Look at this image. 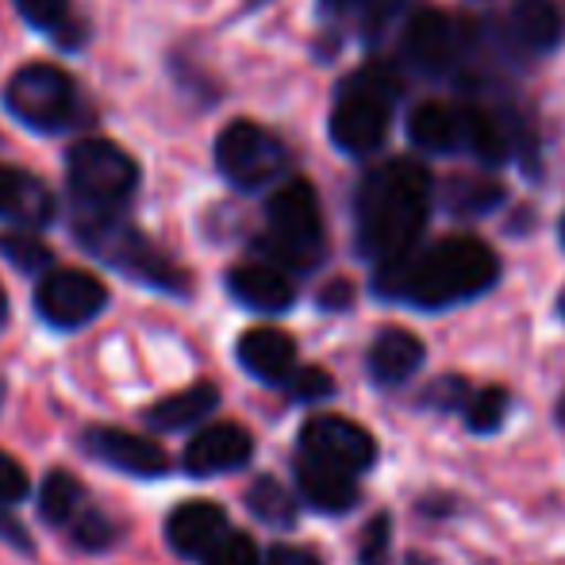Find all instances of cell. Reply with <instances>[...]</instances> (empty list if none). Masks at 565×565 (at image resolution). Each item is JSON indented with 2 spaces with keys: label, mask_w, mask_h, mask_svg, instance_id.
I'll return each instance as SVG.
<instances>
[{
  "label": "cell",
  "mask_w": 565,
  "mask_h": 565,
  "mask_svg": "<svg viewBox=\"0 0 565 565\" xmlns=\"http://www.w3.org/2000/svg\"><path fill=\"white\" fill-rule=\"evenodd\" d=\"M254 458V435L243 424H209L189 439L181 469L189 477H224Z\"/></svg>",
  "instance_id": "cell-13"
},
{
  "label": "cell",
  "mask_w": 565,
  "mask_h": 565,
  "mask_svg": "<svg viewBox=\"0 0 565 565\" xmlns=\"http://www.w3.org/2000/svg\"><path fill=\"white\" fill-rule=\"evenodd\" d=\"M4 323H8V292H4V285H0V331H4Z\"/></svg>",
  "instance_id": "cell-36"
},
{
  "label": "cell",
  "mask_w": 565,
  "mask_h": 565,
  "mask_svg": "<svg viewBox=\"0 0 565 565\" xmlns=\"http://www.w3.org/2000/svg\"><path fill=\"white\" fill-rule=\"evenodd\" d=\"M342 305H350V285L331 281V289L323 292V308H342Z\"/></svg>",
  "instance_id": "cell-34"
},
{
  "label": "cell",
  "mask_w": 565,
  "mask_h": 565,
  "mask_svg": "<svg viewBox=\"0 0 565 565\" xmlns=\"http://www.w3.org/2000/svg\"><path fill=\"white\" fill-rule=\"evenodd\" d=\"M297 489L305 504H312L316 512H328V515L350 512L358 504L354 473H342V469L312 458V454H300L297 458Z\"/></svg>",
  "instance_id": "cell-18"
},
{
  "label": "cell",
  "mask_w": 565,
  "mask_h": 565,
  "mask_svg": "<svg viewBox=\"0 0 565 565\" xmlns=\"http://www.w3.org/2000/svg\"><path fill=\"white\" fill-rule=\"evenodd\" d=\"M558 312L565 316V292H562V300H558Z\"/></svg>",
  "instance_id": "cell-37"
},
{
  "label": "cell",
  "mask_w": 565,
  "mask_h": 565,
  "mask_svg": "<svg viewBox=\"0 0 565 565\" xmlns=\"http://www.w3.org/2000/svg\"><path fill=\"white\" fill-rule=\"evenodd\" d=\"M82 450L93 461H100V466L127 477H139V481H154V477L170 473V454L158 447L154 439L119 431V427H89L82 435Z\"/></svg>",
  "instance_id": "cell-11"
},
{
  "label": "cell",
  "mask_w": 565,
  "mask_h": 565,
  "mask_svg": "<svg viewBox=\"0 0 565 565\" xmlns=\"http://www.w3.org/2000/svg\"><path fill=\"white\" fill-rule=\"evenodd\" d=\"M504 412H508V393L500 385H489V388H481V393L469 396L466 424L473 427L477 435H489L504 424Z\"/></svg>",
  "instance_id": "cell-28"
},
{
  "label": "cell",
  "mask_w": 565,
  "mask_h": 565,
  "mask_svg": "<svg viewBox=\"0 0 565 565\" xmlns=\"http://www.w3.org/2000/svg\"><path fill=\"white\" fill-rule=\"evenodd\" d=\"M201 565H262V562H258V546H254L250 535H243V531H227Z\"/></svg>",
  "instance_id": "cell-29"
},
{
  "label": "cell",
  "mask_w": 565,
  "mask_h": 565,
  "mask_svg": "<svg viewBox=\"0 0 565 565\" xmlns=\"http://www.w3.org/2000/svg\"><path fill=\"white\" fill-rule=\"evenodd\" d=\"M320 4L328 8V12H347V8H358L362 0H320Z\"/></svg>",
  "instance_id": "cell-35"
},
{
  "label": "cell",
  "mask_w": 565,
  "mask_h": 565,
  "mask_svg": "<svg viewBox=\"0 0 565 565\" xmlns=\"http://www.w3.org/2000/svg\"><path fill=\"white\" fill-rule=\"evenodd\" d=\"M289 396L292 401H328L331 393H335V381H331L328 370H320V365H305V370H297L289 377Z\"/></svg>",
  "instance_id": "cell-31"
},
{
  "label": "cell",
  "mask_w": 565,
  "mask_h": 565,
  "mask_svg": "<svg viewBox=\"0 0 565 565\" xmlns=\"http://www.w3.org/2000/svg\"><path fill=\"white\" fill-rule=\"evenodd\" d=\"M89 508H93V500H89V492H85V484L77 481L74 473H66V469H51V473L43 477V484H39V515H43V523H51V527L70 531Z\"/></svg>",
  "instance_id": "cell-23"
},
{
  "label": "cell",
  "mask_w": 565,
  "mask_h": 565,
  "mask_svg": "<svg viewBox=\"0 0 565 565\" xmlns=\"http://www.w3.org/2000/svg\"><path fill=\"white\" fill-rule=\"evenodd\" d=\"M404 58L419 74L439 77L450 74L461 58V31L439 8H419L404 28Z\"/></svg>",
  "instance_id": "cell-12"
},
{
  "label": "cell",
  "mask_w": 565,
  "mask_h": 565,
  "mask_svg": "<svg viewBox=\"0 0 565 565\" xmlns=\"http://www.w3.org/2000/svg\"><path fill=\"white\" fill-rule=\"evenodd\" d=\"M285 147L274 131H266L262 124H250V119H235L220 131L216 139V166L220 173L243 193H254V189L274 185L285 173Z\"/></svg>",
  "instance_id": "cell-8"
},
{
  "label": "cell",
  "mask_w": 565,
  "mask_h": 565,
  "mask_svg": "<svg viewBox=\"0 0 565 565\" xmlns=\"http://www.w3.org/2000/svg\"><path fill=\"white\" fill-rule=\"evenodd\" d=\"M396 93V77L385 66H365L342 82L328 124L331 142L342 154H373L385 142Z\"/></svg>",
  "instance_id": "cell-7"
},
{
  "label": "cell",
  "mask_w": 565,
  "mask_h": 565,
  "mask_svg": "<svg viewBox=\"0 0 565 565\" xmlns=\"http://www.w3.org/2000/svg\"><path fill=\"white\" fill-rule=\"evenodd\" d=\"M220 408V388L212 381H196V385L181 388V393L166 396V401L150 404L142 412V424L158 435H170V431H189V427L204 424L212 412Z\"/></svg>",
  "instance_id": "cell-19"
},
{
  "label": "cell",
  "mask_w": 565,
  "mask_h": 565,
  "mask_svg": "<svg viewBox=\"0 0 565 565\" xmlns=\"http://www.w3.org/2000/svg\"><path fill=\"white\" fill-rule=\"evenodd\" d=\"M385 554H388V515H377V520L365 527L358 558H362V565H385Z\"/></svg>",
  "instance_id": "cell-32"
},
{
  "label": "cell",
  "mask_w": 565,
  "mask_h": 565,
  "mask_svg": "<svg viewBox=\"0 0 565 565\" xmlns=\"http://www.w3.org/2000/svg\"><path fill=\"white\" fill-rule=\"evenodd\" d=\"M77 246L93 254L97 262L113 266L127 281L147 285V289L170 292V297H189L193 281L173 258H166L162 246H154L127 216H74Z\"/></svg>",
  "instance_id": "cell-3"
},
{
  "label": "cell",
  "mask_w": 565,
  "mask_h": 565,
  "mask_svg": "<svg viewBox=\"0 0 565 565\" xmlns=\"http://www.w3.org/2000/svg\"><path fill=\"white\" fill-rule=\"evenodd\" d=\"M300 454L328 461L342 473H365L377 458V443L362 424L347 416H312L300 427Z\"/></svg>",
  "instance_id": "cell-10"
},
{
  "label": "cell",
  "mask_w": 565,
  "mask_h": 565,
  "mask_svg": "<svg viewBox=\"0 0 565 565\" xmlns=\"http://www.w3.org/2000/svg\"><path fill=\"white\" fill-rule=\"evenodd\" d=\"M74 216H124L139 189V162L108 139H77L66 150Z\"/></svg>",
  "instance_id": "cell-5"
},
{
  "label": "cell",
  "mask_w": 565,
  "mask_h": 565,
  "mask_svg": "<svg viewBox=\"0 0 565 565\" xmlns=\"http://www.w3.org/2000/svg\"><path fill=\"white\" fill-rule=\"evenodd\" d=\"M262 254L277 269H312L323 258V216L316 189L305 178H292L274 189L266 204V235Z\"/></svg>",
  "instance_id": "cell-6"
},
{
  "label": "cell",
  "mask_w": 565,
  "mask_h": 565,
  "mask_svg": "<svg viewBox=\"0 0 565 565\" xmlns=\"http://www.w3.org/2000/svg\"><path fill=\"white\" fill-rule=\"evenodd\" d=\"M431 209V173L408 158L377 166L358 189V246L377 266L408 258Z\"/></svg>",
  "instance_id": "cell-2"
},
{
  "label": "cell",
  "mask_w": 565,
  "mask_h": 565,
  "mask_svg": "<svg viewBox=\"0 0 565 565\" xmlns=\"http://www.w3.org/2000/svg\"><path fill=\"white\" fill-rule=\"evenodd\" d=\"M58 216V201L43 178L0 162V220L15 231H43Z\"/></svg>",
  "instance_id": "cell-14"
},
{
  "label": "cell",
  "mask_w": 565,
  "mask_h": 565,
  "mask_svg": "<svg viewBox=\"0 0 565 565\" xmlns=\"http://www.w3.org/2000/svg\"><path fill=\"white\" fill-rule=\"evenodd\" d=\"M227 292L243 308L262 316L289 312L292 300H297V285L289 281V274L269 262H243L227 274Z\"/></svg>",
  "instance_id": "cell-16"
},
{
  "label": "cell",
  "mask_w": 565,
  "mask_h": 565,
  "mask_svg": "<svg viewBox=\"0 0 565 565\" xmlns=\"http://www.w3.org/2000/svg\"><path fill=\"white\" fill-rule=\"evenodd\" d=\"M0 258L12 262L28 277H46L54 269L51 246L35 231H0Z\"/></svg>",
  "instance_id": "cell-25"
},
{
  "label": "cell",
  "mask_w": 565,
  "mask_h": 565,
  "mask_svg": "<svg viewBox=\"0 0 565 565\" xmlns=\"http://www.w3.org/2000/svg\"><path fill=\"white\" fill-rule=\"evenodd\" d=\"M408 135L416 147L450 154L469 142V113L461 105H447V100H427L408 116Z\"/></svg>",
  "instance_id": "cell-20"
},
{
  "label": "cell",
  "mask_w": 565,
  "mask_h": 565,
  "mask_svg": "<svg viewBox=\"0 0 565 565\" xmlns=\"http://www.w3.org/2000/svg\"><path fill=\"white\" fill-rule=\"evenodd\" d=\"M227 512L212 500H189V504L173 508L166 520V543L173 554L189 562H204L209 551L227 535Z\"/></svg>",
  "instance_id": "cell-15"
},
{
  "label": "cell",
  "mask_w": 565,
  "mask_h": 565,
  "mask_svg": "<svg viewBox=\"0 0 565 565\" xmlns=\"http://www.w3.org/2000/svg\"><path fill=\"white\" fill-rule=\"evenodd\" d=\"M235 358L250 377L266 385H289L297 373V342L277 328H250L235 347Z\"/></svg>",
  "instance_id": "cell-17"
},
{
  "label": "cell",
  "mask_w": 565,
  "mask_h": 565,
  "mask_svg": "<svg viewBox=\"0 0 565 565\" xmlns=\"http://www.w3.org/2000/svg\"><path fill=\"white\" fill-rule=\"evenodd\" d=\"M0 100L15 124L39 135H66L93 119L77 82L54 62H31V66L15 70Z\"/></svg>",
  "instance_id": "cell-4"
},
{
  "label": "cell",
  "mask_w": 565,
  "mask_h": 565,
  "mask_svg": "<svg viewBox=\"0 0 565 565\" xmlns=\"http://www.w3.org/2000/svg\"><path fill=\"white\" fill-rule=\"evenodd\" d=\"M500 201H504V189L492 185V181H481V178H454L447 185V204H450V212H458V216H466V212L481 216V212L497 209Z\"/></svg>",
  "instance_id": "cell-27"
},
{
  "label": "cell",
  "mask_w": 565,
  "mask_h": 565,
  "mask_svg": "<svg viewBox=\"0 0 565 565\" xmlns=\"http://www.w3.org/2000/svg\"><path fill=\"white\" fill-rule=\"evenodd\" d=\"M250 4H262V0H250Z\"/></svg>",
  "instance_id": "cell-39"
},
{
  "label": "cell",
  "mask_w": 565,
  "mask_h": 565,
  "mask_svg": "<svg viewBox=\"0 0 565 565\" xmlns=\"http://www.w3.org/2000/svg\"><path fill=\"white\" fill-rule=\"evenodd\" d=\"M12 4H15V12L23 15V23L43 31L51 43L66 46V51L85 43V23H77L70 0H12Z\"/></svg>",
  "instance_id": "cell-24"
},
{
  "label": "cell",
  "mask_w": 565,
  "mask_h": 565,
  "mask_svg": "<svg viewBox=\"0 0 565 565\" xmlns=\"http://www.w3.org/2000/svg\"><path fill=\"white\" fill-rule=\"evenodd\" d=\"M508 31L527 54H551L562 43V12L554 0H512Z\"/></svg>",
  "instance_id": "cell-21"
},
{
  "label": "cell",
  "mask_w": 565,
  "mask_h": 565,
  "mask_svg": "<svg viewBox=\"0 0 565 565\" xmlns=\"http://www.w3.org/2000/svg\"><path fill=\"white\" fill-rule=\"evenodd\" d=\"M266 565H323V562L312 551H305V546H274L266 554Z\"/></svg>",
  "instance_id": "cell-33"
},
{
  "label": "cell",
  "mask_w": 565,
  "mask_h": 565,
  "mask_svg": "<svg viewBox=\"0 0 565 565\" xmlns=\"http://www.w3.org/2000/svg\"><path fill=\"white\" fill-rule=\"evenodd\" d=\"M108 308V289L89 269H51L35 285V312L54 331H82Z\"/></svg>",
  "instance_id": "cell-9"
},
{
  "label": "cell",
  "mask_w": 565,
  "mask_h": 565,
  "mask_svg": "<svg viewBox=\"0 0 565 565\" xmlns=\"http://www.w3.org/2000/svg\"><path fill=\"white\" fill-rule=\"evenodd\" d=\"M246 508H250L266 527H292V523H297V500H292L274 477H258V481L250 484Z\"/></svg>",
  "instance_id": "cell-26"
},
{
  "label": "cell",
  "mask_w": 565,
  "mask_h": 565,
  "mask_svg": "<svg viewBox=\"0 0 565 565\" xmlns=\"http://www.w3.org/2000/svg\"><path fill=\"white\" fill-rule=\"evenodd\" d=\"M28 497H31L28 469H23L8 450H0V508L15 512V504H23Z\"/></svg>",
  "instance_id": "cell-30"
},
{
  "label": "cell",
  "mask_w": 565,
  "mask_h": 565,
  "mask_svg": "<svg viewBox=\"0 0 565 565\" xmlns=\"http://www.w3.org/2000/svg\"><path fill=\"white\" fill-rule=\"evenodd\" d=\"M424 365V342L404 328H385L370 347V373L381 385H401Z\"/></svg>",
  "instance_id": "cell-22"
},
{
  "label": "cell",
  "mask_w": 565,
  "mask_h": 565,
  "mask_svg": "<svg viewBox=\"0 0 565 565\" xmlns=\"http://www.w3.org/2000/svg\"><path fill=\"white\" fill-rule=\"evenodd\" d=\"M497 274H500L497 254H492L481 238L450 235L419 254L385 262V266L377 269L373 289H377L381 297L412 300V305H419V308H450L469 297H481L484 289H492Z\"/></svg>",
  "instance_id": "cell-1"
},
{
  "label": "cell",
  "mask_w": 565,
  "mask_h": 565,
  "mask_svg": "<svg viewBox=\"0 0 565 565\" xmlns=\"http://www.w3.org/2000/svg\"><path fill=\"white\" fill-rule=\"evenodd\" d=\"M562 243H565V216H562Z\"/></svg>",
  "instance_id": "cell-38"
}]
</instances>
